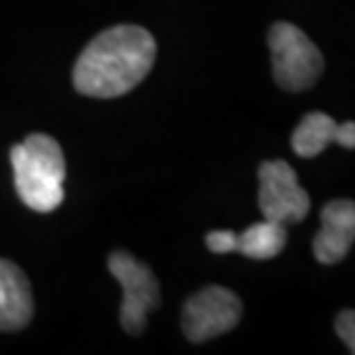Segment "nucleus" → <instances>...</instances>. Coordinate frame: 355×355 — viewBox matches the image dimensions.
I'll list each match as a JSON object with an SVG mask.
<instances>
[{
  "mask_svg": "<svg viewBox=\"0 0 355 355\" xmlns=\"http://www.w3.org/2000/svg\"><path fill=\"white\" fill-rule=\"evenodd\" d=\"M155 58L157 42L146 28H109L81 51L74 65V88L99 99L127 95L150 74Z\"/></svg>",
  "mask_w": 355,
  "mask_h": 355,
  "instance_id": "1",
  "label": "nucleus"
},
{
  "mask_svg": "<svg viewBox=\"0 0 355 355\" xmlns=\"http://www.w3.org/2000/svg\"><path fill=\"white\" fill-rule=\"evenodd\" d=\"M335 144H339L342 148H349V150H353V148H355V123H351V120H346V123H342V125L337 123Z\"/></svg>",
  "mask_w": 355,
  "mask_h": 355,
  "instance_id": "13",
  "label": "nucleus"
},
{
  "mask_svg": "<svg viewBox=\"0 0 355 355\" xmlns=\"http://www.w3.org/2000/svg\"><path fill=\"white\" fill-rule=\"evenodd\" d=\"M243 316V300L224 286H205L184 302L182 332L189 342L201 344L226 335Z\"/></svg>",
  "mask_w": 355,
  "mask_h": 355,
  "instance_id": "6",
  "label": "nucleus"
},
{
  "mask_svg": "<svg viewBox=\"0 0 355 355\" xmlns=\"http://www.w3.org/2000/svg\"><path fill=\"white\" fill-rule=\"evenodd\" d=\"M109 270L123 286L120 325L130 335H141L148 325V314H153L162 302L157 277L130 252H113L109 257Z\"/></svg>",
  "mask_w": 355,
  "mask_h": 355,
  "instance_id": "4",
  "label": "nucleus"
},
{
  "mask_svg": "<svg viewBox=\"0 0 355 355\" xmlns=\"http://www.w3.org/2000/svg\"><path fill=\"white\" fill-rule=\"evenodd\" d=\"M205 245L212 254H233L236 252V233L233 231H210L205 236Z\"/></svg>",
  "mask_w": 355,
  "mask_h": 355,
  "instance_id": "11",
  "label": "nucleus"
},
{
  "mask_svg": "<svg viewBox=\"0 0 355 355\" xmlns=\"http://www.w3.org/2000/svg\"><path fill=\"white\" fill-rule=\"evenodd\" d=\"M268 46L272 55L275 81L284 90L302 92L309 90L323 74V53L300 28L279 21L270 28Z\"/></svg>",
  "mask_w": 355,
  "mask_h": 355,
  "instance_id": "3",
  "label": "nucleus"
},
{
  "mask_svg": "<svg viewBox=\"0 0 355 355\" xmlns=\"http://www.w3.org/2000/svg\"><path fill=\"white\" fill-rule=\"evenodd\" d=\"M355 240V203L349 198L330 201L321 210V231L314 238L318 263L335 266L346 259Z\"/></svg>",
  "mask_w": 355,
  "mask_h": 355,
  "instance_id": "7",
  "label": "nucleus"
},
{
  "mask_svg": "<svg viewBox=\"0 0 355 355\" xmlns=\"http://www.w3.org/2000/svg\"><path fill=\"white\" fill-rule=\"evenodd\" d=\"M14 184L28 208L35 212H53L65 198V155L55 139L31 134L12 153Z\"/></svg>",
  "mask_w": 355,
  "mask_h": 355,
  "instance_id": "2",
  "label": "nucleus"
},
{
  "mask_svg": "<svg viewBox=\"0 0 355 355\" xmlns=\"http://www.w3.org/2000/svg\"><path fill=\"white\" fill-rule=\"evenodd\" d=\"M337 134V123L332 120L328 113L314 111L307 113L300 125L295 127L293 137H291V146H293L295 155L300 157H316L321 155L330 144H335Z\"/></svg>",
  "mask_w": 355,
  "mask_h": 355,
  "instance_id": "10",
  "label": "nucleus"
},
{
  "mask_svg": "<svg viewBox=\"0 0 355 355\" xmlns=\"http://www.w3.org/2000/svg\"><path fill=\"white\" fill-rule=\"evenodd\" d=\"M259 208L270 222L291 226L309 215L311 198L297 182L295 168L284 159L263 162L259 168Z\"/></svg>",
  "mask_w": 355,
  "mask_h": 355,
  "instance_id": "5",
  "label": "nucleus"
},
{
  "mask_svg": "<svg viewBox=\"0 0 355 355\" xmlns=\"http://www.w3.org/2000/svg\"><path fill=\"white\" fill-rule=\"evenodd\" d=\"M337 335L346 344L349 353H355V314L353 309H344L337 318Z\"/></svg>",
  "mask_w": 355,
  "mask_h": 355,
  "instance_id": "12",
  "label": "nucleus"
},
{
  "mask_svg": "<svg viewBox=\"0 0 355 355\" xmlns=\"http://www.w3.org/2000/svg\"><path fill=\"white\" fill-rule=\"evenodd\" d=\"M286 226L263 219V222L250 226L247 231L236 233V252H240L247 259L268 261L279 257L282 250L286 247Z\"/></svg>",
  "mask_w": 355,
  "mask_h": 355,
  "instance_id": "9",
  "label": "nucleus"
},
{
  "mask_svg": "<svg viewBox=\"0 0 355 355\" xmlns=\"http://www.w3.org/2000/svg\"><path fill=\"white\" fill-rule=\"evenodd\" d=\"M35 314L33 288L24 270L0 259V330H24Z\"/></svg>",
  "mask_w": 355,
  "mask_h": 355,
  "instance_id": "8",
  "label": "nucleus"
}]
</instances>
